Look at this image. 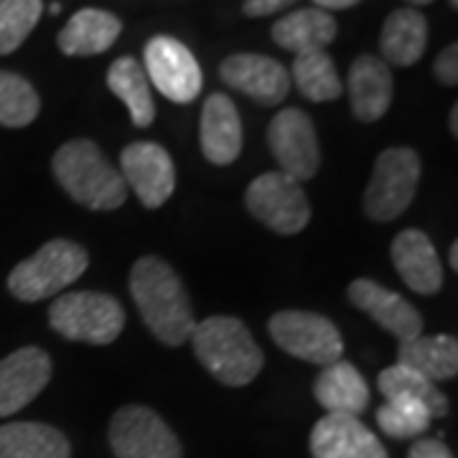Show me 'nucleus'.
<instances>
[{
    "instance_id": "f257e3e1",
    "label": "nucleus",
    "mask_w": 458,
    "mask_h": 458,
    "mask_svg": "<svg viewBox=\"0 0 458 458\" xmlns=\"http://www.w3.org/2000/svg\"><path fill=\"white\" fill-rule=\"evenodd\" d=\"M131 293L153 336L165 346L191 339L197 318L176 270L161 258H140L131 270Z\"/></svg>"
},
{
    "instance_id": "f03ea898",
    "label": "nucleus",
    "mask_w": 458,
    "mask_h": 458,
    "mask_svg": "<svg viewBox=\"0 0 458 458\" xmlns=\"http://www.w3.org/2000/svg\"><path fill=\"white\" fill-rule=\"evenodd\" d=\"M54 176L77 204L113 212L125 204L128 186L92 140H69L54 153Z\"/></svg>"
},
{
    "instance_id": "7ed1b4c3",
    "label": "nucleus",
    "mask_w": 458,
    "mask_h": 458,
    "mask_svg": "<svg viewBox=\"0 0 458 458\" xmlns=\"http://www.w3.org/2000/svg\"><path fill=\"white\" fill-rule=\"evenodd\" d=\"M197 360L222 385L245 387L262 369V352L250 328L234 316H212L191 334Z\"/></svg>"
},
{
    "instance_id": "20e7f679",
    "label": "nucleus",
    "mask_w": 458,
    "mask_h": 458,
    "mask_svg": "<svg viewBox=\"0 0 458 458\" xmlns=\"http://www.w3.org/2000/svg\"><path fill=\"white\" fill-rule=\"evenodd\" d=\"M87 252L84 247L69 240H51L29 260L18 262L8 276V291L18 301L36 303L51 295L62 293L87 270Z\"/></svg>"
},
{
    "instance_id": "39448f33",
    "label": "nucleus",
    "mask_w": 458,
    "mask_h": 458,
    "mask_svg": "<svg viewBox=\"0 0 458 458\" xmlns=\"http://www.w3.org/2000/svg\"><path fill=\"white\" fill-rule=\"evenodd\" d=\"M49 324L69 342L102 344L114 342L125 327V311L117 298L95 291L64 293L49 309Z\"/></svg>"
},
{
    "instance_id": "423d86ee",
    "label": "nucleus",
    "mask_w": 458,
    "mask_h": 458,
    "mask_svg": "<svg viewBox=\"0 0 458 458\" xmlns=\"http://www.w3.org/2000/svg\"><path fill=\"white\" fill-rule=\"evenodd\" d=\"M420 181V156L410 148L379 153L364 191V212L375 222H393L410 207Z\"/></svg>"
},
{
    "instance_id": "0eeeda50",
    "label": "nucleus",
    "mask_w": 458,
    "mask_h": 458,
    "mask_svg": "<svg viewBox=\"0 0 458 458\" xmlns=\"http://www.w3.org/2000/svg\"><path fill=\"white\" fill-rule=\"evenodd\" d=\"M245 207L255 219L278 234H298L311 219L303 186L280 171H267L247 186Z\"/></svg>"
},
{
    "instance_id": "6e6552de",
    "label": "nucleus",
    "mask_w": 458,
    "mask_h": 458,
    "mask_svg": "<svg viewBox=\"0 0 458 458\" xmlns=\"http://www.w3.org/2000/svg\"><path fill=\"white\" fill-rule=\"evenodd\" d=\"M270 336L283 352L318 367H328L344 354L339 328L321 313L278 311L270 318Z\"/></svg>"
},
{
    "instance_id": "1a4fd4ad",
    "label": "nucleus",
    "mask_w": 458,
    "mask_h": 458,
    "mask_svg": "<svg viewBox=\"0 0 458 458\" xmlns=\"http://www.w3.org/2000/svg\"><path fill=\"white\" fill-rule=\"evenodd\" d=\"M110 445L117 458H183L176 433L158 412L143 405H128L114 412Z\"/></svg>"
},
{
    "instance_id": "9d476101",
    "label": "nucleus",
    "mask_w": 458,
    "mask_h": 458,
    "mask_svg": "<svg viewBox=\"0 0 458 458\" xmlns=\"http://www.w3.org/2000/svg\"><path fill=\"white\" fill-rule=\"evenodd\" d=\"M267 143L278 161L280 174L291 176L298 183L316 176L321 165V148L309 114L295 107H285L273 117L267 128Z\"/></svg>"
},
{
    "instance_id": "9b49d317",
    "label": "nucleus",
    "mask_w": 458,
    "mask_h": 458,
    "mask_svg": "<svg viewBox=\"0 0 458 458\" xmlns=\"http://www.w3.org/2000/svg\"><path fill=\"white\" fill-rule=\"evenodd\" d=\"M148 82L176 105L194 102L201 92V69L194 54L171 36H156L146 47Z\"/></svg>"
},
{
    "instance_id": "f8f14e48",
    "label": "nucleus",
    "mask_w": 458,
    "mask_h": 458,
    "mask_svg": "<svg viewBox=\"0 0 458 458\" xmlns=\"http://www.w3.org/2000/svg\"><path fill=\"white\" fill-rule=\"evenodd\" d=\"M123 181L148 209H158L176 189V168L171 156L158 143H131L120 153Z\"/></svg>"
},
{
    "instance_id": "ddd939ff",
    "label": "nucleus",
    "mask_w": 458,
    "mask_h": 458,
    "mask_svg": "<svg viewBox=\"0 0 458 458\" xmlns=\"http://www.w3.org/2000/svg\"><path fill=\"white\" fill-rule=\"evenodd\" d=\"M219 77L265 107L280 105L291 92L288 69L262 54H232L219 64Z\"/></svg>"
},
{
    "instance_id": "4468645a",
    "label": "nucleus",
    "mask_w": 458,
    "mask_h": 458,
    "mask_svg": "<svg viewBox=\"0 0 458 458\" xmlns=\"http://www.w3.org/2000/svg\"><path fill=\"white\" fill-rule=\"evenodd\" d=\"M51 357L38 346H23L0 360V418L33 403L51 379Z\"/></svg>"
},
{
    "instance_id": "2eb2a0df",
    "label": "nucleus",
    "mask_w": 458,
    "mask_h": 458,
    "mask_svg": "<svg viewBox=\"0 0 458 458\" xmlns=\"http://www.w3.org/2000/svg\"><path fill=\"white\" fill-rule=\"evenodd\" d=\"M313 458H390L375 433L354 415L327 412L311 433Z\"/></svg>"
},
{
    "instance_id": "dca6fc26",
    "label": "nucleus",
    "mask_w": 458,
    "mask_h": 458,
    "mask_svg": "<svg viewBox=\"0 0 458 458\" xmlns=\"http://www.w3.org/2000/svg\"><path fill=\"white\" fill-rule=\"evenodd\" d=\"M349 301L360 311L372 316L379 327L390 331L400 342H410L423 334V316L418 313V309L410 306L403 295L382 288L375 280H354L349 285Z\"/></svg>"
},
{
    "instance_id": "f3484780",
    "label": "nucleus",
    "mask_w": 458,
    "mask_h": 458,
    "mask_svg": "<svg viewBox=\"0 0 458 458\" xmlns=\"http://www.w3.org/2000/svg\"><path fill=\"white\" fill-rule=\"evenodd\" d=\"M393 262L410 291L433 295L443 285V265L433 242L420 229H405L394 237Z\"/></svg>"
},
{
    "instance_id": "a211bd4d",
    "label": "nucleus",
    "mask_w": 458,
    "mask_h": 458,
    "mask_svg": "<svg viewBox=\"0 0 458 458\" xmlns=\"http://www.w3.org/2000/svg\"><path fill=\"white\" fill-rule=\"evenodd\" d=\"M201 153L214 165H229L242 150V123L234 102L219 92L209 95L201 110Z\"/></svg>"
},
{
    "instance_id": "6ab92c4d",
    "label": "nucleus",
    "mask_w": 458,
    "mask_h": 458,
    "mask_svg": "<svg viewBox=\"0 0 458 458\" xmlns=\"http://www.w3.org/2000/svg\"><path fill=\"white\" fill-rule=\"evenodd\" d=\"M349 98L360 123H377L393 102V72L377 56H360L349 69Z\"/></svg>"
},
{
    "instance_id": "aec40b11",
    "label": "nucleus",
    "mask_w": 458,
    "mask_h": 458,
    "mask_svg": "<svg viewBox=\"0 0 458 458\" xmlns=\"http://www.w3.org/2000/svg\"><path fill=\"white\" fill-rule=\"evenodd\" d=\"M313 394L327 412L360 418L369 405V387L361 372L349 361H334L316 377Z\"/></svg>"
},
{
    "instance_id": "412c9836",
    "label": "nucleus",
    "mask_w": 458,
    "mask_h": 458,
    "mask_svg": "<svg viewBox=\"0 0 458 458\" xmlns=\"http://www.w3.org/2000/svg\"><path fill=\"white\" fill-rule=\"evenodd\" d=\"M428 47V21L415 8H397L382 23L379 51L387 66H415Z\"/></svg>"
},
{
    "instance_id": "4be33fe9",
    "label": "nucleus",
    "mask_w": 458,
    "mask_h": 458,
    "mask_svg": "<svg viewBox=\"0 0 458 458\" xmlns=\"http://www.w3.org/2000/svg\"><path fill=\"white\" fill-rule=\"evenodd\" d=\"M123 31V21L99 8H82L66 21L59 33V49L66 56H95L105 54Z\"/></svg>"
},
{
    "instance_id": "5701e85b",
    "label": "nucleus",
    "mask_w": 458,
    "mask_h": 458,
    "mask_svg": "<svg viewBox=\"0 0 458 458\" xmlns=\"http://www.w3.org/2000/svg\"><path fill=\"white\" fill-rule=\"evenodd\" d=\"M336 21L321 8H303L280 18L273 26V41L280 49L298 54L309 51H327V47L336 38Z\"/></svg>"
},
{
    "instance_id": "b1692460",
    "label": "nucleus",
    "mask_w": 458,
    "mask_h": 458,
    "mask_svg": "<svg viewBox=\"0 0 458 458\" xmlns=\"http://www.w3.org/2000/svg\"><path fill=\"white\" fill-rule=\"evenodd\" d=\"M397 364L423 375L433 385L458 375V342L454 336H415L400 342Z\"/></svg>"
},
{
    "instance_id": "393cba45",
    "label": "nucleus",
    "mask_w": 458,
    "mask_h": 458,
    "mask_svg": "<svg viewBox=\"0 0 458 458\" xmlns=\"http://www.w3.org/2000/svg\"><path fill=\"white\" fill-rule=\"evenodd\" d=\"M0 458H72V448L47 423H8L0 426Z\"/></svg>"
},
{
    "instance_id": "a878e982",
    "label": "nucleus",
    "mask_w": 458,
    "mask_h": 458,
    "mask_svg": "<svg viewBox=\"0 0 458 458\" xmlns=\"http://www.w3.org/2000/svg\"><path fill=\"white\" fill-rule=\"evenodd\" d=\"M107 87L132 117V125L148 128L156 120V105L150 95V82L143 64L132 56H120L107 72Z\"/></svg>"
},
{
    "instance_id": "bb28decb",
    "label": "nucleus",
    "mask_w": 458,
    "mask_h": 458,
    "mask_svg": "<svg viewBox=\"0 0 458 458\" xmlns=\"http://www.w3.org/2000/svg\"><path fill=\"white\" fill-rule=\"evenodd\" d=\"M379 393L385 400H405V403H418L430 412V418H445L448 415V397L423 375L408 369L405 364H394L382 369L377 379Z\"/></svg>"
},
{
    "instance_id": "cd10ccee",
    "label": "nucleus",
    "mask_w": 458,
    "mask_h": 458,
    "mask_svg": "<svg viewBox=\"0 0 458 458\" xmlns=\"http://www.w3.org/2000/svg\"><path fill=\"white\" fill-rule=\"evenodd\" d=\"M293 80L298 92L311 102H331L342 98L344 92L339 72L327 51L298 54L293 62Z\"/></svg>"
},
{
    "instance_id": "c85d7f7f",
    "label": "nucleus",
    "mask_w": 458,
    "mask_h": 458,
    "mask_svg": "<svg viewBox=\"0 0 458 458\" xmlns=\"http://www.w3.org/2000/svg\"><path fill=\"white\" fill-rule=\"evenodd\" d=\"M41 110V99L29 80L13 72H0V125L26 128Z\"/></svg>"
},
{
    "instance_id": "c756f323",
    "label": "nucleus",
    "mask_w": 458,
    "mask_h": 458,
    "mask_svg": "<svg viewBox=\"0 0 458 458\" xmlns=\"http://www.w3.org/2000/svg\"><path fill=\"white\" fill-rule=\"evenodd\" d=\"M41 11V0H0V54H13L29 38Z\"/></svg>"
},
{
    "instance_id": "7c9ffc66",
    "label": "nucleus",
    "mask_w": 458,
    "mask_h": 458,
    "mask_svg": "<svg viewBox=\"0 0 458 458\" xmlns=\"http://www.w3.org/2000/svg\"><path fill=\"white\" fill-rule=\"evenodd\" d=\"M430 412L418 403H405V400H390L377 410V426L382 433L397 441L418 438L430 428Z\"/></svg>"
},
{
    "instance_id": "2f4dec72",
    "label": "nucleus",
    "mask_w": 458,
    "mask_h": 458,
    "mask_svg": "<svg viewBox=\"0 0 458 458\" xmlns=\"http://www.w3.org/2000/svg\"><path fill=\"white\" fill-rule=\"evenodd\" d=\"M433 74L438 77V82L445 87H456L458 82V47L451 44L438 54L436 64H433Z\"/></svg>"
},
{
    "instance_id": "473e14b6",
    "label": "nucleus",
    "mask_w": 458,
    "mask_h": 458,
    "mask_svg": "<svg viewBox=\"0 0 458 458\" xmlns=\"http://www.w3.org/2000/svg\"><path fill=\"white\" fill-rule=\"evenodd\" d=\"M295 0H245L242 3V13L247 18H262L273 16L278 11H285L288 5H293Z\"/></svg>"
},
{
    "instance_id": "72a5a7b5",
    "label": "nucleus",
    "mask_w": 458,
    "mask_h": 458,
    "mask_svg": "<svg viewBox=\"0 0 458 458\" xmlns=\"http://www.w3.org/2000/svg\"><path fill=\"white\" fill-rule=\"evenodd\" d=\"M408 458H454V454L438 438H423L412 443Z\"/></svg>"
},
{
    "instance_id": "f704fd0d",
    "label": "nucleus",
    "mask_w": 458,
    "mask_h": 458,
    "mask_svg": "<svg viewBox=\"0 0 458 458\" xmlns=\"http://www.w3.org/2000/svg\"><path fill=\"white\" fill-rule=\"evenodd\" d=\"M321 11H346V8H354L357 3H361V0H313Z\"/></svg>"
},
{
    "instance_id": "c9c22d12",
    "label": "nucleus",
    "mask_w": 458,
    "mask_h": 458,
    "mask_svg": "<svg viewBox=\"0 0 458 458\" xmlns=\"http://www.w3.org/2000/svg\"><path fill=\"white\" fill-rule=\"evenodd\" d=\"M448 123H451V135H458V105L451 107V120Z\"/></svg>"
},
{
    "instance_id": "e433bc0d",
    "label": "nucleus",
    "mask_w": 458,
    "mask_h": 458,
    "mask_svg": "<svg viewBox=\"0 0 458 458\" xmlns=\"http://www.w3.org/2000/svg\"><path fill=\"white\" fill-rule=\"evenodd\" d=\"M448 260H451V267H454V270H458V242H454V245H451V258H448Z\"/></svg>"
},
{
    "instance_id": "4c0bfd02",
    "label": "nucleus",
    "mask_w": 458,
    "mask_h": 458,
    "mask_svg": "<svg viewBox=\"0 0 458 458\" xmlns=\"http://www.w3.org/2000/svg\"><path fill=\"white\" fill-rule=\"evenodd\" d=\"M59 11H62V5H59V3H51V5H49V13H54V16H56Z\"/></svg>"
},
{
    "instance_id": "58836bf2",
    "label": "nucleus",
    "mask_w": 458,
    "mask_h": 458,
    "mask_svg": "<svg viewBox=\"0 0 458 458\" xmlns=\"http://www.w3.org/2000/svg\"><path fill=\"white\" fill-rule=\"evenodd\" d=\"M408 3H412V5H430L433 0H408Z\"/></svg>"
},
{
    "instance_id": "ea45409f",
    "label": "nucleus",
    "mask_w": 458,
    "mask_h": 458,
    "mask_svg": "<svg viewBox=\"0 0 458 458\" xmlns=\"http://www.w3.org/2000/svg\"><path fill=\"white\" fill-rule=\"evenodd\" d=\"M451 8H458V0H451Z\"/></svg>"
}]
</instances>
